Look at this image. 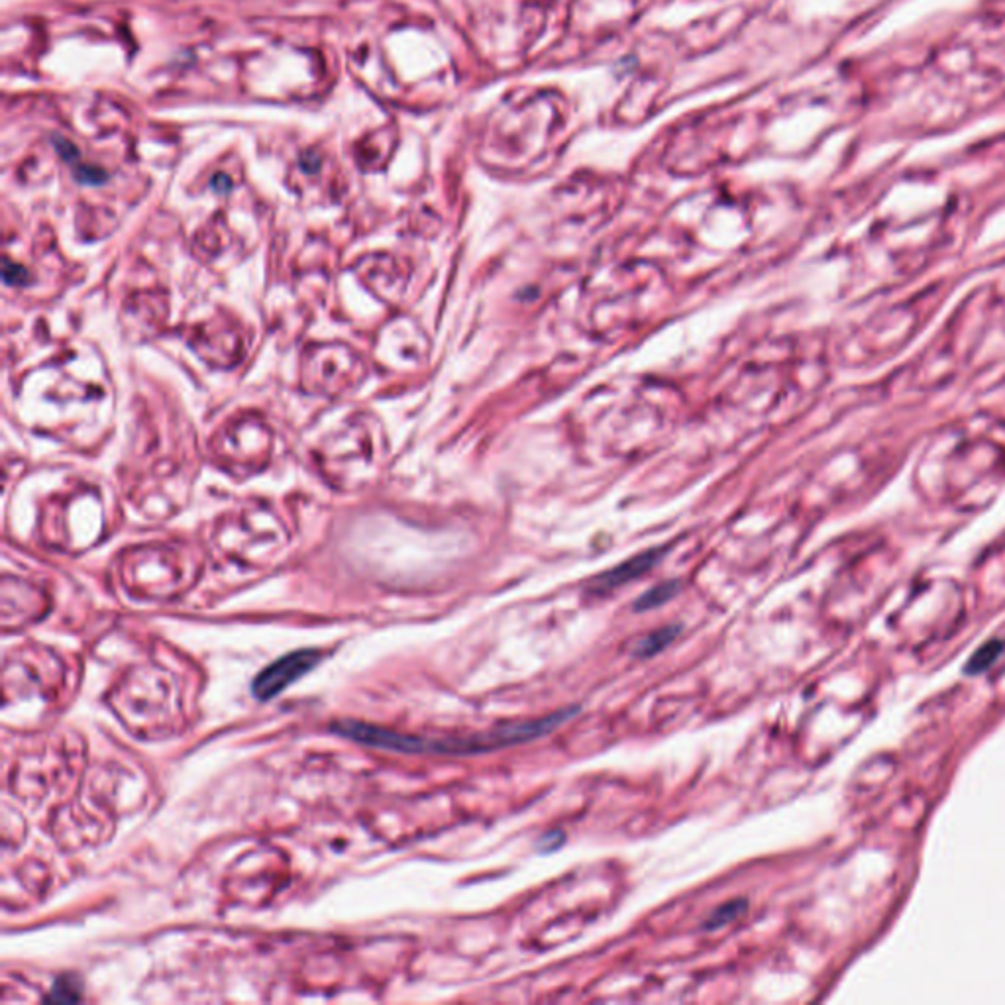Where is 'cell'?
<instances>
[{"label":"cell","instance_id":"6da1fadb","mask_svg":"<svg viewBox=\"0 0 1005 1005\" xmlns=\"http://www.w3.org/2000/svg\"><path fill=\"white\" fill-rule=\"evenodd\" d=\"M579 707H567L552 715L527 721V723H511L501 725L483 735L474 737L428 738L417 735H405L391 728L376 727L359 721H339L332 725V731L340 737L359 743L364 747L379 748V750H395L407 755H439V757H474L483 752H493L501 748L518 747L525 743H532L537 738L547 737L552 731L562 727L572 716L578 715Z\"/></svg>","mask_w":1005,"mask_h":1005},{"label":"cell","instance_id":"7a4b0ae2","mask_svg":"<svg viewBox=\"0 0 1005 1005\" xmlns=\"http://www.w3.org/2000/svg\"><path fill=\"white\" fill-rule=\"evenodd\" d=\"M320 660H322V652L315 648H303V650H295L285 657L278 658L275 662H271L269 666L259 672L258 676L254 677L252 694L259 701H269L279 694H283L305 674H309L312 667L319 666Z\"/></svg>","mask_w":1005,"mask_h":1005},{"label":"cell","instance_id":"5b68a950","mask_svg":"<svg viewBox=\"0 0 1005 1005\" xmlns=\"http://www.w3.org/2000/svg\"><path fill=\"white\" fill-rule=\"evenodd\" d=\"M747 909V899H731L727 904L716 907L715 911L707 917L703 929L706 931H715V929L731 926V923H735L740 917L745 916Z\"/></svg>","mask_w":1005,"mask_h":1005},{"label":"cell","instance_id":"3957f363","mask_svg":"<svg viewBox=\"0 0 1005 1005\" xmlns=\"http://www.w3.org/2000/svg\"><path fill=\"white\" fill-rule=\"evenodd\" d=\"M662 554H664V548H654V550H648V552H642L638 556L630 557L627 562L618 564L617 567H613L609 572H603L601 576H598L589 584L588 593H591V596H605V593H611V591H615L621 586H627L628 581L645 576L647 572L657 566Z\"/></svg>","mask_w":1005,"mask_h":1005},{"label":"cell","instance_id":"8992f818","mask_svg":"<svg viewBox=\"0 0 1005 1005\" xmlns=\"http://www.w3.org/2000/svg\"><path fill=\"white\" fill-rule=\"evenodd\" d=\"M83 1000V984L79 978L73 975L60 976L53 985L50 994L46 995V1002L50 1004H75Z\"/></svg>","mask_w":1005,"mask_h":1005},{"label":"cell","instance_id":"52a82bcc","mask_svg":"<svg viewBox=\"0 0 1005 1005\" xmlns=\"http://www.w3.org/2000/svg\"><path fill=\"white\" fill-rule=\"evenodd\" d=\"M677 591H679L677 581H666V584H660L657 588L648 589L647 593H642L638 598L637 603H635V611L645 613L650 609L662 608L670 599L676 598Z\"/></svg>","mask_w":1005,"mask_h":1005},{"label":"cell","instance_id":"277c9868","mask_svg":"<svg viewBox=\"0 0 1005 1005\" xmlns=\"http://www.w3.org/2000/svg\"><path fill=\"white\" fill-rule=\"evenodd\" d=\"M679 635H682L679 625H667V627L658 628V630L650 633L638 642L637 648H635V657L640 658V660L657 657L660 652H664Z\"/></svg>","mask_w":1005,"mask_h":1005},{"label":"cell","instance_id":"ba28073f","mask_svg":"<svg viewBox=\"0 0 1005 1005\" xmlns=\"http://www.w3.org/2000/svg\"><path fill=\"white\" fill-rule=\"evenodd\" d=\"M1000 652H1002V645H997V642H988L976 657H972V666L968 667V670H972V667H975L976 672H978V670H984V667L990 666V664L994 662V658L997 657Z\"/></svg>","mask_w":1005,"mask_h":1005}]
</instances>
